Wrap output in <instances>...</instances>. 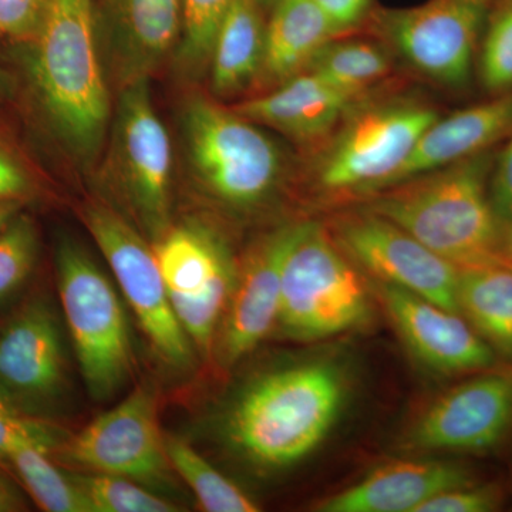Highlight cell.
Here are the masks:
<instances>
[{"mask_svg": "<svg viewBox=\"0 0 512 512\" xmlns=\"http://www.w3.org/2000/svg\"><path fill=\"white\" fill-rule=\"evenodd\" d=\"M32 42L30 73L50 127L79 163H93L111 116L96 0H53Z\"/></svg>", "mask_w": 512, "mask_h": 512, "instance_id": "obj_1", "label": "cell"}, {"mask_svg": "<svg viewBox=\"0 0 512 512\" xmlns=\"http://www.w3.org/2000/svg\"><path fill=\"white\" fill-rule=\"evenodd\" d=\"M346 396L345 375L330 362L269 373L232 406L225 423L229 443L256 466H292L328 437Z\"/></svg>", "mask_w": 512, "mask_h": 512, "instance_id": "obj_2", "label": "cell"}, {"mask_svg": "<svg viewBox=\"0 0 512 512\" xmlns=\"http://www.w3.org/2000/svg\"><path fill=\"white\" fill-rule=\"evenodd\" d=\"M495 157L478 154L387 188L367 210L394 222L458 268L500 261L503 224L490 198Z\"/></svg>", "mask_w": 512, "mask_h": 512, "instance_id": "obj_3", "label": "cell"}, {"mask_svg": "<svg viewBox=\"0 0 512 512\" xmlns=\"http://www.w3.org/2000/svg\"><path fill=\"white\" fill-rule=\"evenodd\" d=\"M370 313L365 281L330 231L298 224L282 271L281 332L301 342L332 338L365 325Z\"/></svg>", "mask_w": 512, "mask_h": 512, "instance_id": "obj_4", "label": "cell"}, {"mask_svg": "<svg viewBox=\"0 0 512 512\" xmlns=\"http://www.w3.org/2000/svg\"><path fill=\"white\" fill-rule=\"evenodd\" d=\"M439 113L410 99L353 107L313 163V184L328 195L383 191Z\"/></svg>", "mask_w": 512, "mask_h": 512, "instance_id": "obj_5", "label": "cell"}, {"mask_svg": "<svg viewBox=\"0 0 512 512\" xmlns=\"http://www.w3.org/2000/svg\"><path fill=\"white\" fill-rule=\"evenodd\" d=\"M183 133L192 174L224 204L252 207L281 181V148L237 111L192 96L184 104Z\"/></svg>", "mask_w": 512, "mask_h": 512, "instance_id": "obj_6", "label": "cell"}, {"mask_svg": "<svg viewBox=\"0 0 512 512\" xmlns=\"http://www.w3.org/2000/svg\"><path fill=\"white\" fill-rule=\"evenodd\" d=\"M57 284L80 372L90 396L107 400L133 372L123 306L86 249L66 239L57 249Z\"/></svg>", "mask_w": 512, "mask_h": 512, "instance_id": "obj_7", "label": "cell"}, {"mask_svg": "<svg viewBox=\"0 0 512 512\" xmlns=\"http://www.w3.org/2000/svg\"><path fill=\"white\" fill-rule=\"evenodd\" d=\"M497 0H429L384 10L380 30L414 70L448 87L468 83Z\"/></svg>", "mask_w": 512, "mask_h": 512, "instance_id": "obj_8", "label": "cell"}, {"mask_svg": "<svg viewBox=\"0 0 512 512\" xmlns=\"http://www.w3.org/2000/svg\"><path fill=\"white\" fill-rule=\"evenodd\" d=\"M83 221L158 355L178 369L190 366V338L171 306L156 251L106 205L87 204Z\"/></svg>", "mask_w": 512, "mask_h": 512, "instance_id": "obj_9", "label": "cell"}, {"mask_svg": "<svg viewBox=\"0 0 512 512\" xmlns=\"http://www.w3.org/2000/svg\"><path fill=\"white\" fill-rule=\"evenodd\" d=\"M173 164L170 136L154 109L148 79L121 87L107 165L154 232L167 227Z\"/></svg>", "mask_w": 512, "mask_h": 512, "instance_id": "obj_10", "label": "cell"}, {"mask_svg": "<svg viewBox=\"0 0 512 512\" xmlns=\"http://www.w3.org/2000/svg\"><path fill=\"white\" fill-rule=\"evenodd\" d=\"M332 237L375 281L458 312L460 268L394 222L369 210L355 212L335 222Z\"/></svg>", "mask_w": 512, "mask_h": 512, "instance_id": "obj_11", "label": "cell"}, {"mask_svg": "<svg viewBox=\"0 0 512 512\" xmlns=\"http://www.w3.org/2000/svg\"><path fill=\"white\" fill-rule=\"evenodd\" d=\"M66 454L93 473L161 483L170 460L158 427L156 397L140 387L77 434Z\"/></svg>", "mask_w": 512, "mask_h": 512, "instance_id": "obj_12", "label": "cell"}, {"mask_svg": "<svg viewBox=\"0 0 512 512\" xmlns=\"http://www.w3.org/2000/svg\"><path fill=\"white\" fill-rule=\"evenodd\" d=\"M512 430V372L484 373L440 396L410 431L416 450L484 453Z\"/></svg>", "mask_w": 512, "mask_h": 512, "instance_id": "obj_13", "label": "cell"}, {"mask_svg": "<svg viewBox=\"0 0 512 512\" xmlns=\"http://www.w3.org/2000/svg\"><path fill=\"white\" fill-rule=\"evenodd\" d=\"M370 288L421 365L446 375L477 372L495 365L494 350L461 313L375 279Z\"/></svg>", "mask_w": 512, "mask_h": 512, "instance_id": "obj_14", "label": "cell"}, {"mask_svg": "<svg viewBox=\"0 0 512 512\" xmlns=\"http://www.w3.org/2000/svg\"><path fill=\"white\" fill-rule=\"evenodd\" d=\"M183 25V0H104L96 26L107 73L120 89L150 79L180 45Z\"/></svg>", "mask_w": 512, "mask_h": 512, "instance_id": "obj_15", "label": "cell"}, {"mask_svg": "<svg viewBox=\"0 0 512 512\" xmlns=\"http://www.w3.org/2000/svg\"><path fill=\"white\" fill-rule=\"evenodd\" d=\"M296 228L288 225L262 238L237 274L218 343L225 367L244 359L278 323L282 271Z\"/></svg>", "mask_w": 512, "mask_h": 512, "instance_id": "obj_16", "label": "cell"}, {"mask_svg": "<svg viewBox=\"0 0 512 512\" xmlns=\"http://www.w3.org/2000/svg\"><path fill=\"white\" fill-rule=\"evenodd\" d=\"M511 133L512 92L439 117L421 134L384 190L490 151Z\"/></svg>", "mask_w": 512, "mask_h": 512, "instance_id": "obj_17", "label": "cell"}, {"mask_svg": "<svg viewBox=\"0 0 512 512\" xmlns=\"http://www.w3.org/2000/svg\"><path fill=\"white\" fill-rule=\"evenodd\" d=\"M357 99L340 92L311 72H303L276 86L272 92L252 97L232 107L242 117L274 128L296 143L328 140Z\"/></svg>", "mask_w": 512, "mask_h": 512, "instance_id": "obj_18", "label": "cell"}, {"mask_svg": "<svg viewBox=\"0 0 512 512\" xmlns=\"http://www.w3.org/2000/svg\"><path fill=\"white\" fill-rule=\"evenodd\" d=\"M474 483L460 464L406 460L384 464L359 483L316 505L319 512H416L429 498Z\"/></svg>", "mask_w": 512, "mask_h": 512, "instance_id": "obj_19", "label": "cell"}, {"mask_svg": "<svg viewBox=\"0 0 512 512\" xmlns=\"http://www.w3.org/2000/svg\"><path fill=\"white\" fill-rule=\"evenodd\" d=\"M62 338L52 312L29 306L0 336V380L16 392L45 396L62 382Z\"/></svg>", "mask_w": 512, "mask_h": 512, "instance_id": "obj_20", "label": "cell"}, {"mask_svg": "<svg viewBox=\"0 0 512 512\" xmlns=\"http://www.w3.org/2000/svg\"><path fill=\"white\" fill-rule=\"evenodd\" d=\"M339 33L313 0H276L265 28L259 80L279 86L308 70L312 60Z\"/></svg>", "mask_w": 512, "mask_h": 512, "instance_id": "obj_21", "label": "cell"}, {"mask_svg": "<svg viewBox=\"0 0 512 512\" xmlns=\"http://www.w3.org/2000/svg\"><path fill=\"white\" fill-rule=\"evenodd\" d=\"M261 6V0H232L225 12L208 64L214 96H237L258 82L266 28Z\"/></svg>", "mask_w": 512, "mask_h": 512, "instance_id": "obj_22", "label": "cell"}, {"mask_svg": "<svg viewBox=\"0 0 512 512\" xmlns=\"http://www.w3.org/2000/svg\"><path fill=\"white\" fill-rule=\"evenodd\" d=\"M458 312L495 355L512 362V268L503 262L460 268Z\"/></svg>", "mask_w": 512, "mask_h": 512, "instance_id": "obj_23", "label": "cell"}, {"mask_svg": "<svg viewBox=\"0 0 512 512\" xmlns=\"http://www.w3.org/2000/svg\"><path fill=\"white\" fill-rule=\"evenodd\" d=\"M170 298H192L235 266L222 239L210 229L190 224L171 229L156 248Z\"/></svg>", "mask_w": 512, "mask_h": 512, "instance_id": "obj_24", "label": "cell"}, {"mask_svg": "<svg viewBox=\"0 0 512 512\" xmlns=\"http://www.w3.org/2000/svg\"><path fill=\"white\" fill-rule=\"evenodd\" d=\"M306 72L359 100L390 76L392 60L386 50L375 43L333 39L320 50Z\"/></svg>", "mask_w": 512, "mask_h": 512, "instance_id": "obj_25", "label": "cell"}, {"mask_svg": "<svg viewBox=\"0 0 512 512\" xmlns=\"http://www.w3.org/2000/svg\"><path fill=\"white\" fill-rule=\"evenodd\" d=\"M49 450L33 441L10 448L6 460L15 467L33 500L49 512H93L72 476L62 473L47 457Z\"/></svg>", "mask_w": 512, "mask_h": 512, "instance_id": "obj_26", "label": "cell"}, {"mask_svg": "<svg viewBox=\"0 0 512 512\" xmlns=\"http://www.w3.org/2000/svg\"><path fill=\"white\" fill-rule=\"evenodd\" d=\"M170 466L190 485L198 503L208 512H255L258 504L237 484L201 457L183 440H165Z\"/></svg>", "mask_w": 512, "mask_h": 512, "instance_id": "obj_27", "label": "cell"}, {"mask_svg": "<svg viewBox=\"0 0 512 512\" xmlns=\"http://www.w3.org/2000/svg\"><path fill=\"white\" fill-rule=\"evenodd\" d=\"M73 480L93 512H175L177 505L113 474H74Z\"/></svg>", "mask_w": 512, "mask_h": 512, "instance_id": "obj_28", "label": "cell"}, {"mask_svg": "<svg viewBox=\"0 0 512 512\" xmlns=\"http://www.w3.org/2000/svg\"><path fill=\"white\" fill-rule=\"evenodd\" d=\"M481 84L488 92H512V0H497L485 25L477 56Z\"/></svg>", "mask_w": 512, "mask_h": 512, "instance_id": "obj_29", "label": "cell"}, {"mask_svg": "<svg viewBox=\"0 0 512 512\" xmlns=\"http://www.w3.org/2000/svg\"><path fill=\"white\" fill-rule=\"evenodd\" d=\"M232 0H183L184 25L178 63L188 76L208 69L215 35Z\"/></svg>", "mask_w": 512, "mask_h": 512, "instance_id": "obj_30", "label": "cell"}, {"mask_svg": "<svg viewBox=\"0 0 512 512\" xmlns=\"http://www.w3.org/2000/svg\"><path fill=\"white\" fill-rule=\"evenodd\" d=\"M37 254V235L33 222L16 215L0 232V298L23 284Z\"/></svg>", "mask_w": 512, "mask_h": 512, "instance_id": "obj_31", "label": "cell"}, {"mask_svg": "<svg viewBox=\"0 0 512 512\" xmlns=\"http://www.w3.org/2000/svg\"><path fill=\"white\" fill-rule=\"evenodd\" d=\"M503 491L495 484H466L429 498L416 512H490L500 508Z\"/></svg>", "mask_w": 512, "mask_h": 512, "instance_id": "obj_32", "label": "cell"}, {"mask_svg": "<svg viewBox=\"0 0 512 512\" xmlns=\"http://www.w3.org/2000/svg\"><path fill=\"white\" fill-rule=\"evenodd\" d=\"M53 0H0V37L35 40Z\"/></svg>", "mask_w": 512, "mask_h": 512, "instance_id": "obj_33", "label": "cell"}, {"mask_svg": "<svg viewBox=\"0 0 512 512\" xmlns=\"http://www.w3.org/2000/svg\"><path fill=\"white\" fill-rule=\"evenodd\" d=\"M23 441H33L49 450L55 436L45 424L20 416L0 389V460H6L10 448Z\"/></svg>", "mask_w": 512, "mask_h": 512, "instance_id": "obj_34", "label": "cell"}, {"mask_svg": "<svg viewBox=\"0 0 512 512\" xmlns=\"http://www.w3.org/2000/svg\"><path fill=\"white\" fill-rule=\"evenodd\" d=\"M490 175V198L501 224L512 218V133Z\"/></svg>", "mask_w": 512, "mask_h": 512, "instance_id": "obj_35", "label": "cell"}, {"mask_svg": "<svg viewBox=\"0 0 512 512\" xmlns=\"http://www.w3.org/2000/svg\"><path fill=\"white\" fill-rule=\"evenodd\" d=\"M32 191V180L18 158L0 144V200H22Z\"/></svg>", "mask_w": 512, "mask_h": 512, "instance_id": "obj_36", "label": "cell"}, {"mask_svg": "<svg viewBox=\"0 0 512 512\" xmlns=\"http://www.w3.org/2000/svg\"><path fill=\"white\" fill-rule=\"evenodd\" d=\"M313 2L328 16L339 35L357 28L372 8V0H313Z\"/></svg>", "mask_w": 512, "mask_h": 512, "instance_id": "obj_37", "label": "cell"}, {"mask_svg": "<svg viewBox=\"0 0 512 512\" xmlns=\"http://www.w3.org/2000/svg\"><path fill=\"white\" fill-rule=\"evenodd\" d=\"M25 510V501L22 500L16 488L0 476V512H15Z\"/></svg>", "mask_w": 512, "mask_h": 512, "instance_id": "obj_38", "label": "cell"}, {"mask_svg": "<svg viewBox=\"0 0 512 512\" xmlns=\"http://www.w3.org/2000/svg\"><path fill=\"white\" fill-rule=\"evenodd\" d=\"M500 261L512 268V218L501 229Z\"/></svg>", "mask_w": 512, "mask_h": 512, "instance_id": "obj_39", "label": "cell"}, {"mask_svg": "<svg viewBox=\"0 0 512 512\" xmlns=\"http://www.w3.org/2000/svg\"><path fill=\"white\" fill-rule=\"evenodd\" d=\"M22 200H0V232L18 215Z\"/></svg>", "mask_w": 512, "mask_h": 512, "instance_id": "obj_40", "label": "cell"}, {"mask_svg": "<svg viewBox=\"0 0 512 512\" xmlns=\"http://www.w3.org/2000/svg\"><path fill=\"white\" fill-rule=\"evenodd\" d=\"M275 2H276V0H261L262 5H266V6H272V5H274Z\"/></svg>", "mask_w": 512, "mask_h": 512, "instance_id": "obj_41", "label": "cell"}]
</instances>
